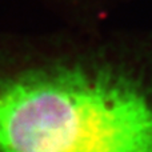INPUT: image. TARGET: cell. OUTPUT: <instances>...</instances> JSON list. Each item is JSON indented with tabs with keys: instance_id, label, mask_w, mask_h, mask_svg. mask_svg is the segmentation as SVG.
<instances>
[{
	"instance_id": "1",
	"label": "cell",
	"mask_w": 152,
	"mask_h": 152,
	"mask_svg": "<svg viewBox=\"0 0 152 152\" xmlns=\"http://www.w3.org/2000/svg\"><path fill=\"white\" fill-rule=\"evenodd\" d=\"M0 152H152V81L105 55L0 72Z\"/></svg>"
}]
</instances>
